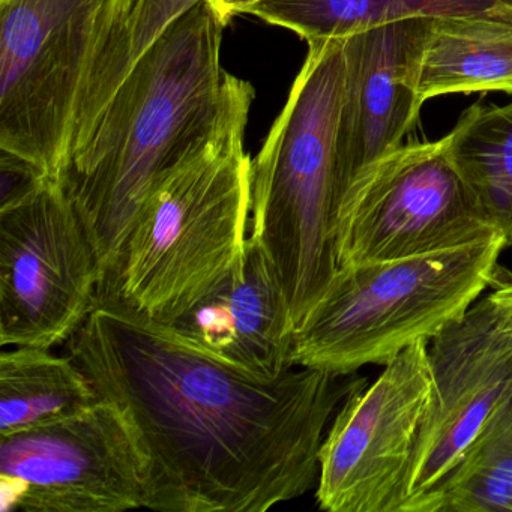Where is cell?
<instances>
[{
  "mask_svg": "<svg viewBox=\"0 0 512 512\" xmlns=\"http://www.w3.org/2000/svg\"><path fill=\"white\" fill-rule=\"evenodd\" d=\"M53 181L40 166L0 149V211L19 205Z\"/></svg>",
  "mask_w": 512,
  "mask_h": 512,
  "instance_id": "obj_20",
  "label": "cell"
},
{
  "mask_svg": "<svg viewBox=\"0 0 512 512\" xmlns=\"http://www.w3.org/2000/svg\"><path fill=\"white\" fill-rule=\"evenodd\" d=\"M443 139L482 214L512 247V103L475 104Z\"/></svg>",
  "mask_w": 512,
  "mask_h": 512,
  "instance_id": "obj_17",
  "label": "cell"
},
{
  "mask_svg": "<svg viewBox=\"0 0 512 512\" xmlns=\"http://www.w3.org/2000/svg\"><path fill=\"white\" fill-rule=\"evenodd\" d=\"M101 265L61 182L0 211V344L70 340L97 301Z\"/></svg>",
  "mask_w": 512,
  "mask_h": 512,
  "instance_id": "obj_8",
  "label": "cell"
},
{
  "mask_svg": "<svg viewBox=\"0 0 512 512\" xmlns=\"http://www.w3.org/2000/svg\"><path fill=\"white\" fill-rule=\"evenodd\" d=\"M433 400L428 341L398 353L373 385L350 392L319 454L316 499L329 512H397Z\"/></svg>",
  "mask_w": 512,
  "mask_h": 512,
  "instance_id": "obj_10",
  "label": "cell"
},
{
  "mask_svg": "<svg viewBox=\"0 0 512 512\" xmlns=\"http://www.w3.org/2000/svg\"><path fill=\"white\" fill-rule=\"evenodd\" d=\"M245 14L310 43L413 19L475 16L512 22V0H259Z\"/></svg>",
  "mask_w": 512,
  "mask_h": 512,
  "instance_id": "obj_15",
  "label": "cell"
},
{
  "mask_svg": "<svg viewBox=\"0 0 512 512\" xmlns=\"http://www.w3.org/2000/svg\"><path fill=\"white\" fill-rule=\"evenodd\" d=\"M197 2L200 0H137L124 32L107 50L92 73L74 124L71 151H79L91 139L101 115L137 59L173 20Z\"/></svg>",
  "mask_w": 512,
  "mask_h": 512,
  "instance_id": "obj_19",
  "label": "cell"
},
{
  "mask_svg": "<svg viewBox=\"0 0 512 512\" xmlns=\"http://www.w3.org/2000/svg\"><path fill=\"white\" fill-rule=\"evenodd\" d=\"M254 95L236 77L217 128L154 182L95 302L172 326L242 262L253 170L244 137Z\"/></svg>",
  "mask_w": 512,
  "mask_h": 512,
  "instance_id": "obj_3",
  "label": "cell"
},
{
  "mask_svg": "<svg viewBox=\"0 0 512 512\" xmlns=\"http://www.w3.org/2000/svg\"><path fill=\"white\" fill-rule=\"evenodd\" d=\"M229 22L209 0L173 20L137 59L61 182L101 265L112 269L154 182L217 128L236 77L221 68Z\"/></svg>",
  "mask_w": 512,
  "mask_h": 512,
  "instance_id": "obj_2",
  "label": "cell"
},
{
  "mask_svg": "<svg viewBox=\"0 0 512 512\" xmlns=\"http://www.w3.org/2000/svg\"><path fill=\"white\" fill-rule=\"evenodd\" d=\"M502 236L425 256L340 266L293 332L292 364L338 374L385 367L463 316L497 278Z\"/></svg>",
  "mask_w": 512,
  "mask_h": 512,
  "instance_id": "obj_5",
  "label": "cell"
},
{
  "mask_svg": "<svg viewBox=\"0 0 512 512\" xmlns=\"http://www.w3.org/2000/svg\"><path fill=\"white\" fill-rule=\"evenodd\" d=\"M214 5L215 10L221 14L224 20L232 22L233 17L245 14V11L256 4L259 0H209Z\"/></svg>",
  "mask_w": 512,
  "mask_h": 512,
  "instance_id": "obj_21",
  "label": "cell"
},
{
  "mask_svg": "<svg viewBox=\"0 0 512 512\" xmlns=\"http://www.w3.org/2000/svg\"><path fill=\"white\" fill-rule=\"evenodd\" d=\"M137 0H0V149L61 179L92 73Z\"/></svg>",
  "mask_w": 512,
  "mask_h": 512,
  "instance_id": "obj_6",
  "label": "cell"
},
{
  "mask_svg": "<svg viewBox=\"0 0 512 512\" xmlns=\"http://www.w3.org/2000/svg\"><path fill=\"white\" fill-rule=\"evenodd\" d=\"M500 236L446 152L445 139L398 146L352 182L335 214L338 268L409 259Z\"/></svg>",
  "mask_w": 512,
  "mask_h": 512,
  "instance_id": "obj_7",
  "label": "cell"
},
{
  "mask_svg": "<svg viewBox=\"0 0 512 512\" xmlns=\"http://www.w3.org/2000/svg\"><path fill=\"white\" fill-rule=\"evenodd\" d=\"M488 296H490L497 305H500V307L505 308L509 314H512V281L500 283Z\"/></svg>",
  "mask_w": 512,
  "mask_h": 512,
  "instance_id": "obj_22",
  "label": "cell"
},
{
  "mask_svg": "<svg viewBox=\"0 0 512 512\" xmlns=\"http://www.w3.org/2000/svg\"><path fill=\"white\" fill-rule=\"evenodd\" d=\"M251 170V233L283 289L295 329L338 271L337 133L343 40H316Z\"/></svg>",
  "mask_w": 512,
  "mask_h": 512,
  "instance_id": "obj_4",
  "label": "cell"
},
{
  "mask_svg": "<svg viewBox=\"0 0 512 512\" xmlns=\"http://www.w3.org/2000/svg\"><path fill=\"white\" fill-rule=\"evenodd\" d=\"M421 104L448 94L512 95V22L490 17L430 19L415 65Z\"/></svg>",
  "mask_w": 512,
  "mask_h": 512,
  "instance_id": "obj_14",
  "label": "cell"
},
{
  "mask_svg": "<svg viewBox=\"0 0 512 512\" xmlns=\"http://www.w3.org/2000/svg\"><path fill=\"white\" fill-rule=\"evenodd\" d=\"M433 400L397 512H419L485 422L512 398V314L490 296L428 341Z\"/></svg>",
  "mask_w": 512,
  "mask_h": 512,
  "instance_id": "obj_11",
  "label": "cell"
},
{
  "mask_svg": "<svg viewBox=\"0 0 512 512\" xmlns=\"http://www.w3.org/2000/svg\"><path fill=\"white\" fill-rule=\"evenodd\" d=\"M2 511L145 508L146 458L127 413L100 397L61 421L0 436Z\"/></svg>",
  "mask_w": 512,
  "mask_h": 512,
  "instance_id": "obj_9",
  "label": "cell"
},
{
  "mask_svg": "<svg viewBox=\"0 0 512 512\" xmlns=\"http://www.w3.org/2000/svg\"><path fill=\"white\" fill-rule=\"evenodd\" d=\"M100 400L71 356L19 346L0 355V436L43 427Z\"/></svg>",
  "mask_w": 512,
  "mask_h": 512,
  "instance_id": "obj_16",
  "label": "cell"
},
{
  "mask_svg": "<svg viewBox=\"0 0 512 512\" xmlns=\"http://www.w3.org/2000/svg\"><path fill=\"white\" fill-rule=\"evenodd\" d=\"M172 326L245 373L277 377L295 367V326L286 296L265 254L250 238L235 271Z\"/></svg>",
  "mask_w": 512,
  "mask_h": 512,
  "instance_id": "obj_13",
  "label": "cell"
},
{
  "mask_svg": "<svg viewBox=\"0 0 512 512\" xmlns=\"http://www.w3.org/2000/svg\"><path fill=\"white\" fill-rule=\"evenodd\" d=\"M430 19H413L341 38L346 85L337 133V208L371 164L403 145L421 112L415 65Z\"/></svg>",
  "mask_w": 512,
  "mask_h": 512,
  "instance_id": "obj_12",
  "label": "cell"
},
{
  "mask_svg": "<svg viewBox=\"0 0 512 512\" xmlns=\"http://www.w3.org/2000/svg\"><path fill=\"white\" fill-rule=\"evenodd\" d=\"M419 512H512V398L488 418Z\"/></svg>",
  "mask_w": 512,
  "mask_h": 512,
  "instance_id": "obj_18",
  "label": "cell"
},
{
  "mask_svg": "<svg viewBox=\"0 0 512 512\" xmlns=\"http://www.w3.org/2000/svg\"><path fill=\"white\" fill-rule=\"evenodd\" d=\"M67 343L98 395L127 413L154 511L265 512L304 496L332 416L365 383L308 367L254 376L110 302H95Z\"/></svg>",
  "mask_w": 512,
  "mask_h": 512,
  "instance_id": "obj_1",
  "label": "cell"
}]
</instances>
